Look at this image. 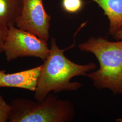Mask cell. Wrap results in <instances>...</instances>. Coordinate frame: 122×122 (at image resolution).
Segmentation results:
<instances>
[{"label": "cell", "mask_w": 122, "mask_h": 122, "mask_svg": "<svg viewBox=\"0 0 122 122\" xmlns=\"http://www.w3.org/2000/svg\"><path fill=\"white\" fill-rule=\"evenodd\" d=\"M68 48L61 49L56 39L51 38L50 52L42 65L35 91L36 101H43L52 92L57 93L77 91L82 84L71 82V79L77 76H86L88 73L96 70L97 66L95 63L81 65L68 59L64 53Z\"/></svg>", "instance_id": "6da1fadb"}, {"label": "cell", "mask_w": 122, "mask_h": 122, "mask_svg": "<svg viewBox=\"0 0 122 122\" xmlns=\"http://www.w3.org/2000/svg\"><path fill=\"white\" fill-rule=\"evenodd\" d=\"M84 52L93 53L100 67L87 73L94 86L99 89H108L114 94L122 93V40L112 42L104 37L90 38L79 44Z\"/></svg>", "instance_id": "7a4b0ae2"}, {"label": "cell", "mask_w": 122, "mask_h": 122, "mask_svg": "<svg viewBox=\"0 0 122 122\" xmlns=\"http://www.w3.org/2000/svg\"><path fill=\"white\" fill-rule=\"evenodd\" d=\"M10 122H68L75 116L73 104L49 93L42 101L17 98L10 104Z\"/></svg>", "instance_id": "3957f363"}, {"label": "cell", "mask_w": 122, "mask_h": 122, "mask_svg": "<svg viewBox=\"0 0 122 122\" xmlns=\"http://www.w3.org/2000/svg\"><path fill=\"white\" fill-rule=\"evenodd\" d=\"M47 42L34 34L11 25L8 28L3 52L8 61L22 57H38L44 61L50 52Z\"/></svg>", "instance_id": "277c9868"}, {"label": "cell", "mask_w": 122, "mask_h": 122, "mask_svg": "<svg viewBox=\"0 0 122 122\" xmlns=\"http://www.w3.org/2000/svg\"><path fill=\"white\" fill-rule=\"evenodd\" d=\"M51 20L44 9L43 0H23L21 12L15 26L47 41Z\"/></svg>", "instance_id": "5b68a950"}, {"label": "cell", "mask_w": 122, "mask_h": 122, "mask_svg": "<svg viewBox=\"0 0 122 122\" xmlns=\"http://www.w3.org/2000/svg\"><path fill=\"white\" fill-rule=\"evenodd\" d=\"M41 67L42 65L16 73H5L0 77V87L19 88L35 92Z\"/></svg>", "instance_id": "8992f818"}, {"label": "cell", "mask_w": 122, "mask_h": 122, "mask_svg": "<svg viewBox=\"0 0 122 122\" xmlns=\"http://www.w3.org/2000/svg\"><path fill=\"white\" fill-rule=\"evenodd\" d=\"M103 9L109 21V33L114 36L122 30V0H93Z\"/></svg>", "instance_id": "52a82bcc"}, {"label": "cell", "mask_w": 122, "mask_h": 122, "mask_svg": "<svg viewBox=\"0 0 122 122\" xmlns=\"http://www.w3.org/2000/svg\"><path fill=\"white\" fill-rule=\"evenodd\" d=\"M23 0H0V22L15 25L22 10Z\"/></svg>", "instance_id": "ba28073f"}, {"label": "cell", "mask_w": 122, "mask_h": 122, "mask_svg": "<svg viewBox=\"0 0 122 122\" xmlns=\"http://www.w3.org/2000/svg\"><path fill=\"white\" fill-rule=\"evenodd\" d=\"M61 5L66 12L75 13L82 8L83 3L82 0H62Z\"/></svg>", "instance_id": "9c48e42d"}, {"label": "cell", "mask_w": 122, "mask_h": 122, "mask_svg": "<svg viewBox=\"0 0 122 122\" xmlns=\"http://www.w3.org/2000/svg\"><path fill=\"white\" fill-rule=\"evenodd\" d=\"M10 110V105L5 101L0 93V122H8Z\"/></svg>", "instance_id": "30bf717a"}, {"label": "cell", "mask_w": 122, "mask_h": 122, "mask_svg": "<svg viewBox=\"0 0 122 122\" xmlns=\"http://www.w3.org/2000/svg\"><path fill=\"white\" fill-rule=\"evenodd\" d=\"M8 28L0 22V54L4 52V45L8 32Z\"/></svg>", "instance_id": "8fae6325"}, {"label": "cell", "mask_w": 122, "mask_h": 122, "mask_svg": "<svg viewBox=\"0 0 122 122\" xmlns=\"http://www.w3.org/2000/svg\"><path fill=\"white\" fill-rule=\"evenodd\" d=\"M113 38L116 40H122V30L119 31L115 35L113 36Z\"/></svg>", "instance_id": "7c38bea8"}, {"label": "cell", "mask_w": 122, "mask_h": 122, "mask_svg": "<svg viewBox=\"0 0 122 122\" xmlns=\"http://www.w3.org/2000/svg\"><path fill=\"white\" fill-rule=\"evenodd\" d=\"M5 73V71L4 70H1V71H0V77L3 76L4 74Z\"/></svg>", "instance_id": "4fadbf2b"}, {"label": "cell", "mask_w": 122, "mask_h": 122, "mask_svg": "<svg viewBox=\"0 0 122 122\" xmlns=\"http://www.w3.org/2000/svg\"><path fill=\"white\" fill-rule=\"evenodd\" d=\"M117 121L118 122H122V118H119V119H118L117 120Z\"/></svg>", "instance_id": "5bb4252c"}]
</instances>
